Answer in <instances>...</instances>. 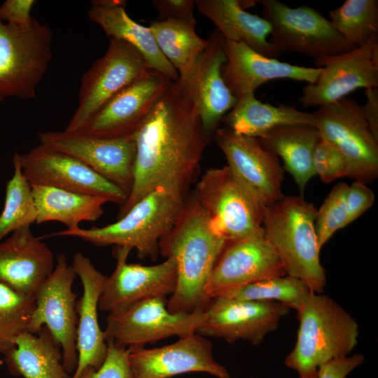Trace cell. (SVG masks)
<instances>
[{"label":"cell","instance_id":"obj_1","mask_svg":"<svg viewBox=\"0 0 378 378\" xmlns=\"http://www.w3.org/2000/svg\"><path fill=\"white\" fill-rule=\"evenodd\" d=\"M134 136L133 183L118 218L160 186L185 190L208 141L197 108L177 81L171 83Z\"/></svg>","mask_w":378,"mask_h":378},{"label":"cell","instance_id":"obj_2","mask_svg":"<svg viewBox=\"0 0 378 378\" xmlns=\"http://www.w3.org/2000/svg\"><path fill=\"white\" fill-rule=\"evenodd\" d=\"M226 244L197 197L185 202L174 225L159 244L160 253L174 258L176 263V288L167 302L169 312L206 309L211 300L205 288Z\"/></svg>","mask_w":378,"mask_h":378},{"label":"cell","instance_id":"obj_3","mask_svg":"<svg viewBox=\"0 0 378 378\" xmlns=\"http://www.w3.org/2000/svg\"><path fill=\"white\" fill-rule=\"evenodd\" d=\"M184 190L176 185H162L141 198L115 223L89 229L78 226L43 237H74L98 246L135 248L139 258L156 259L160 241L172 230L184 206Z\"/></svg>","mask_w":378,"mask_h":378},{"label":"cell","instance_id":"obj_4","mask_svg":"<svg viewBox=\"0 0 378 378\" xmlns=\"http://www.w3.org/2000/svg\"><path fill=\"white\" fill-rule=\"evenodd\" d=\"M317 209L302 197L284 196L261 210L264 237L281 260L286 275L321 294L326 284L316 232Z\"/></svg>","mask_w":378,"mask_h":378},{"label":"cell","instance_id":"obj_5","mask_svg":"<svg viewBox=\"0 0 378 378\" xmlns=\"http://www.w3.org/2000/svg\"><path fill=\"white\" fill-rule=\"evenodd\" d=\"M300 322L294 348L285 365L299 378H318L321 365L348 356L358 343L356 320L326 295L310 293L297 311Z\"/></svg>","mask_w":378,"mask_h":378},{"label":"cell","instance_id":"obj_6","mask_svg":"<svg viewBox=\"0 0 378 378\" xmlns=\"http://www.w3.org/2000/svg\"><path fill=\"white\" fill-rule=\"evenodd\" d=\"M52 32L34 18L26 27L0 20V102L34 99L52 60Z\"/></svg>","mask_w":378,"mask_h":378},{"label":"cell","instance_id":"obj_7","mask_svg":"<svg viewBox=\"0 0 378 378\" xmlns=\"http://www.w3.org/2000/svg\"><path fill=\"white\" fill-rule=\"evenodd\" d=\"M195 196L227 244L264 236L262 209L227 166L206 170Z\"/></svg>","mask_w":378,"mask_h":378},{"label":"cell","instance_id":"obj_8","mask_svg":"<svg viewBox=\"0 0 378 378\" xmlns=\"http://www.w3.org/2000/svg\"><path fill=\"white\" fill-rule=\"evenodd\" d=\"M262 15L272 25L270 43L282 52H297L318 60L354 48L314 8H291L277 0L258 1Z\"/></svg>","mask_w":378,"mask_h":378},{"label":"cell","instance_id":"obj_9","mask_svg":"<svg viewBox=\"0 0 378 378\" xmlns=\"http://www.w3.org/2000/svg\"><path fill=\"white\" fill-rule=\"evenodd\" d=\"M320 138L332 144L345 158L349 177L363 183L378 176V139L354 99L344 97L314 113Z\"/></svg>","mask_w":378,"mask_h":378},{"label":"cell","instance_id":"obj_10","mask_svg":"<svg viewBox=\"0 0 378 378\" xmlns=\"http://www.w3.org/2000/svg\"><path fill=\"white\" fill-rule=\"evenodd\" d=\"M206 316V309L171 312L165 298H148L109 313L104 334L106 342L118 346H144L172 336L196 333Z\"/></svg>","mask_w":378,"mask_h":378},{"label":"cell","instance_id":"obj_11","mask_svg":"<svg viewBox=\"0 0 378 378\" xmlns=\"http://www.w3.org/2000/svg\"><path fill=\"white\" fill-rule=\"evenodd\" d=\"M150 69L136 49L109 38L105 53L81 77L78 106L65 130H80L109 99Z\"/></svg>","mask_w":378,"mask_h":378},{"label":"cell","instance_id":"obj_12","mask_svg":"<svg viewBox=\"0 0 378 378\" xmlns=\"http://www.w3.org/2000/svg\"><path fill=\"white\" fill-rule=\"evenodd\" d=\"M76 275L66 256L59 255L53 272L35 296V308L28 327L31 333H36L43 326L48 328L61 346L62 365L70 375L74 372L78 362V316L76 295L72 289Z\"/></svg>","mask_w":378,"mask_h":378},{"label":"cell","instance_id":"obj_13","mask_svg":"<svg viewBox=\"0 0 378 378\" xmlns=\"http://www.w3.org/2000/svg\"><path fill=\"white\" fill-rule=\"evenodd\" d=\"M38 138L41 144L76 158L121 188L128 197L136 157L134 135L107 138L64 130L41 132Z\"/></svg>","mask_w":378,"mask_h":378},{"label":"cell","instance_id":"obj_14","mask_svg":"<svg viewBox=\"0 0 378 378\" xmlns=\"http://www.w3.org/2000/svg\"><path fill=\"white\" fill-rule=\"evenodd\" d=\"M322 71L299 97L303 107L335 102L357 89L378 87V35L345 53L314 60Z\"/></svg>","mask_w":378,"mask_h":378},{"label":"cell","instance_id":"obj_15","mask_svg":"<svg viewBox=\"0 0 378 378\" xmlns=\"http://www.w3.org/2000/svg\"><path fill=\"white\" fill-rule=\"evenodd\" d=\"M217 146L227 167L261 209L281 200L284 167L279 158L262 146L258 139L237 134L227 127L215 132Z\"/></svg>","mask_w":378,"mask_h":378},{"label":"cell","instance_id":"obj_16","mask_svg":"<svg viewBox=\"0 0 378 378\" xmlns=\"http://www.w3.org/2000/svg\"><path fill=\"white\" fill-rule=\"evenodd\" d=\"M22 171L31 185H41L105 197L122 205L127 194L76 158L42 144L20 155Z\"/></svg>","mask_w":378,"mask_h":378},{"label":"cell","instance_id":"obj_17","mask_svg":"<svg viewBox=\"0 0 378 378\" xmlns=\"http://www.w3.org/2000/svg\"><path fill=\"white\" fill-rule=\"evenodd\" d=\"M208 40L205 50L176 81L197 108L209 139L238 98L227 88L221 74L226 62L223 37L216 30Z\"/></svg>","mask_w":378,"mask_h":378},{"label":"cell","instance_id":"obj_18","mask_svg":"<svg viewBox=\"0 0 378 378\" xmlns=\"http://www.w3.org/2000/svg\"><path fill=\"white\" fill-rule=\"evenodd\" d=\"M172 82L150 69L114 95L77 131L107 138L134 135Z\"/></svg>","mask_w":378,"mask_h":378},{"label":"cell","instance_id":"obj_19","mask_svg":"<svg viewBox=\"0 0 378 378\" xmlns=\"http://www.w3.org/2000/svg\"><path fill=\"white\" fill-rule=\"evenodd\" d=\"M289 309L277 302L216 298L206 307V318L197 333L228 343L244 340L258 345L277 328Z\"/></svg>","mask_w":378,"mask_h":378},{"label":"cell","instance_id":"obj_20","mask_svg":"<svg viewBox=\"0 0 378 378\" xmlns=\"http://www.w3.org/2000/svg\"><path fill=\"white\" fill-rule=\"evenodd\" d=\"M131 249L116 247V267L106 277L98 307L108 313L117 312L148 298L172 295L176 288L177 271L174 258L154 265L128 263Z\"/></svg>","mask_w":378,"mask_h":378},{"label":"cell","instance_id":"obj_21","mask_svg":"<svg viewBox=\"0 0 378 378\" xmlns=\"http://www.w3.org/2000/svg\"><path fill=\"white\" fill-rule=\"evenodd\" d=\"M130 348L132 378H170L191 372H206L216 378H230L227 368L214 360L212 343L197 332L161 347Z\"/></svg>","mask_w":378,"mask_h":378},{"label":"cell","instance_id":"obj_22","mask_svg":"<svg viewBox=\"0 0 378 378\" xmlns=\"http://www.w3.org/2000/svg\"><path fill=\"white\" fill-rule=\"evenodd\" d=\"M286 275L283 264L264 236L227 243L206 286L212 300L250 284Z\"/></svg>","mask_w":378,"mask_h":378},{"label":"cell","instance_id":"obj_23","mask_svg":"<svg viewBox=\"0 0 378 378\" xmlns=\"http://www.w3.org/2000/svg\"><path fill=\"white\" fill-rule=\"evenodd\" d=\"M226 62L223 65V78L237 98L254 92L261 85L275 79L286 78L314 83L322 67H306L269 57L243 43L224 39Z\"/></svg>","mask_w":378,"mask_h":378},{"label":"cell","instance_id":"obj_24","mask_svg":"<svg viewBox=\"0 0 378 378\" xmlns=\"http://www.w3.org/2000/svg\"><path fill=\"white\" fill-rule=\"evenodd\" d=\"M54 269L51 250L29 227L18 229L0 241V282L14 290L35 298Z\"/></svg>","mask_w":378,"mask_h":378},{"label":"cell","instance_id":"obj_25","mask_svg":"<svg viewBox=\"0 0 378 378\" xmlns=\"http://www.w3.org/2000/svg\"><path fill=\"white\" fill-rule=\"evenodd\" d=\"M83 286V295L76 303L78 321L76 335L77 366L70 378H77L85 368L98 369L108 350L104 331L98 322L97 309L106 276L98 271L82 253L74 255L71 265Z\"/></svg>","mask_w":378,"mask_h":378},{"label":"cell","instance_id":"obj_26","mask_svg":"<svg viewBox=\"0 0 378 378\" xmlns=\"http://www.w3.org/2000/svg\"><path fill=\"white\" fill-rule=\"evenodd\" d=\"M125 1H93L88 18L99 25L109 38L121 40L136 49L150 69L176 81L179 75L160 50L148 27L132 19L125 11Z\"/></svg>","mask_w":378,"mask_h":378},{"label":"cell","instance_id":"obj_27","mask_svg":"<svg viewBox=\"0 0 378 378\" xmlns=\"http://www.w3.org/2000/svg\"><path fill=\"white\" fill-rule=\"evenodd\" d=\"M198 12L211 20L225 41L243 43L258 52L276 58L283 52L270 42L272 25L251 13L239 0H197Z\"/></svg>","mask_w":378,"mask_h":378},{"label":"cell","instance_id":"obj_28","mask_svg":"<svg viewBox=\"0 0 378 378\" xmlns=\"http://www.w3.org/2000/svg\"><path fill=\"white\" fill-rule=\"evenodd\" d=\"M61 346L47 327L25 331L4 351L10 372L23 378H70L62 365Z\"/></svg>","mask_w":378,"mask_h":378},{"label":"cell","instance_id":"obj_29","mask_svg":"<svg viewBox=\"0 0 378 378\" xmlns=\"http://www.w3.org/2000/svg\"><path fill=\"white\" fill-rule=\"evenodd\" d=\"M227 129L233 132L260 138L271 130L288 125L314 126V113L300 111L293 106L279 104L273 106L257 99L254 94L238 98L234 106L223 118Z\"/></svg>","mask_w":378,"mask_h":378},{"label":"cell","instance_id":"obj_30","mask_svg":"<svg viewBox=\"0 0 378 378\" xmlns=\"http://www.w3.org/2000/svg\"><path fill=\"white\" fill-rule=\"evenodd\" d=\"M263 147L284 162L301 193L307 183L315 176L312 158L320 140L316 128L309 125H288L275 127L258 138Z\"/></svg>","mask_w":378,"mask_h":378},{"label":"cell","instance_id":"obj_31","mask_svg":"<svg viewBox=\"0 0 378 378\" xmlns=\"http://www.w3.org/2000/svg\"><path fill=\"white\" fill-rule=\"evenodd\" d=\"M38 224L57 221L67 228L79 226L82 221L93 222L104 213L105 197L67 191L54 187L31 185Z\"/></svg>","mask_w":378,"mask_h":378},{"label":"cell","instance_id":"obj_32","mask_svg":"<svg viewBox=\"0 0 378 378\" xmlns=\"http://www.w3.org/2000/svg\"><path fill=\"white\" fill-rule=\"evenodd\" d=\"M196 21L164 20L148 27L162 53L178 73L183 75L205 50L208 39L196 32Z\"/></svg>","mask_w":378,"mask_h":378},{"label":"cell","instance_id":"obj_33","mask_svg":"<svg viewBox=\"0 0 378 378\" xmlns=\"http://www.w3.org/2000/svg\"><path fill=\"white\" fill-rule=\"evenodd\" d=\"M13 165L14 174L7 182L4 208L0 215V241L10 232L30 227L37 218L31 186L22 173L17 153Z\"/></svg>","mask_w":378,"mask_h":378},{"label":"cell","instance_id":"obj_34","mask_svg":"<svg viewBox=\"0 0 378 378\" xmlns=\"http://www.w3.org/2000/svg\"><path fill=\"white\" fill-rule=\"evenodd\" d=\"M329 15L333 27L354 48L378 35L377 0H346Z\"/></svg>","mask_w":378,"mask_h":378},{"label":"cell","instance_id":"obj_35","mask_svg":"<svg viewBox=\"0 0 378 378\" xmlns=\"http://www.w3.org/2000/svg\"><path fill=\"white\" fill-rule=\"evenodd\" d=\"M312 292L300 280L284 275L250 284L221 297L243 300L277 302L297 312Z\"/></svg>","mask_w":378,"mask_h":378},{"label":"cell","instance_id":"obj_36","mask_svg":"<svg viewBox=\"0 0 378 378\" xmlns=\"http://www.w3.org/2000/svg\"><path fill=\"white\" fill-rule=\"evenodd\" d=\"M34 308L35 298L0 282V345L4 351L13 345L21 333L28 331Z\"/></svg>","mask_w":378,"mask_h":378},{"label":"cell","instance_id":"obj_37","mask_svg":"<svg viewBox=\"0 0 378 378\" xmlns=\"http://www.w3.org/2000/svg\"><path fill=\"white\" fill-rule=\"evenodd\" d=\"M348 185H335L317 210L316 232L320 250L337 230L349 224L346 194Z\"/></svg>","mask_w":378,"mask_h":378},{"label":"cell","instance_id":"obj_38","mask_svg":"<svg viewBox=\"0 0 378 378\" xmlns=\"http://www.w3.org/2000/svg\"><path fill=\"white\" fill-rule=\"evenodd\" d=\"M312 165L315 176L318 175L325 183L349 176V167L340 151L321 138L314 151Z\"/></svg>","mask_w":378,"mask_h":378},{"label":"cell","instance_id":"obj_39","mask_svg":"<svg viewBox=\"0 0 378 378\" xmlns=\"http://www.w3.org/2000/svg\"><path fill=\"white\" fill-rule=\"evenodd\" d=\"M107 354L102 365L97 370L84 369L77 378H132L130 366V347L116 346L106 342Z\"/></svg>","mask_w":378,"mask_h":378},{"label":"cell","instance_id":"obj_40","mask_svg":"<svg viewBox=\"0 0 378 378\" xmlns=\"http://www.w3.org/2000/svg\"><path fill=\"white\" fill-rule=\"evenodd\" d=\"M346 200L350 224L372 205L375 196L373 191L365 183L355 181L348 185Z\"/></svg>","mask_w":378,"mask_h":378},{"label":"cell","instance_id":"obj_41","mask_svg":"<svg viewBox=\"0 0 378 378\" xmlns=\"http://www.w3.org/2000/svg\"><path fill=\"white\" fill-rule=\"evenodd\" d=\"M34 0H6L0 5V20L15 27L28 26L34 19L31 15Z\"/></svg>","mask_w":378,"mask_h":378},{"label":"cell","instance_id":"obj_42","mask_svg":"<svg viewBox=\"0 0 378 378\" xmlns=\"http://www.w3.org/2000/svg\"><path fill=\"white\" fill-rule=\"evenodd\" d=\"M153 6L159 13V20H178L196 21L193 10V0H153Z\"/></svg>","mask_w":378,"mask_h":378},{"label":"cell","instance_id":"obj_43","mask_svg":"<svg viewBox=\"0 0 378 378\" xmlns=\"http://www.w3.org/2000/svg\"><path fill=\"white\" fill-rule=\"evenodd\" d=\"M364 360L365 357L361 354H355L350 356L334 359L320 367L318 378H346Z\"/></svg>","mask_w":378,"mask_h":378},{"label":"cell","instance_id":"obj_44","mask_svg":"<svg viewBox=\"0 0 378 378\" xmlns=\"http://www.w3.org/2000/svg\"><path fill=\"white\" fill-rule=\"evenodd\" d=\"M365 104L361 106L363 115L374 136L378 139V90H365Z\"/></svg>","mask_w":378,"mask_h":378},{"label":"cell","instance_id":"obj_45","mask_svg":"<svg viewBox=\"0 0 378 378\" xmlns=\"http://www.w3.org/2000/svg\"><path fill=\"white\" fill-rule=\"evenodd\" d=\"M4 351L3 348L0 345V354H2Z\"/></svg>","mask_w":378,"mask_h":378}]
</instances>
